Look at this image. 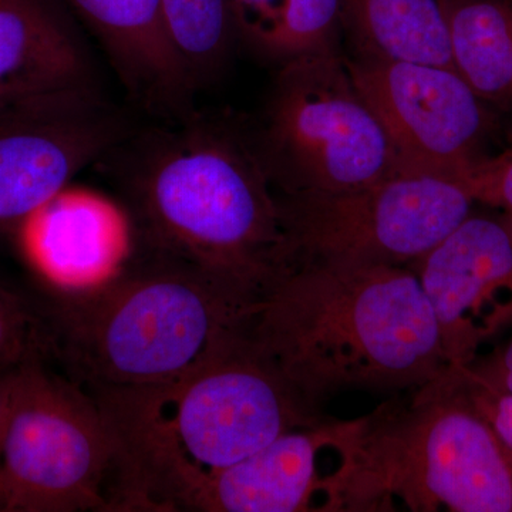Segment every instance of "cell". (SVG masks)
<instances>
[{
    "instance_id": "1",
    "label": "cell",
    "mask_w": 512,
    "mask_h": 512,
    "mask_svg": "<svg viewBox=\"0 0 512 512\" xmlns=\"http://www.w3.org/2000/svg\"><path fill=\"white\" fill-rule=\"evenodd\" d=\"M121 144L117 181L136 244L249 309L293 268L281 205L254 141L210 117Z\"/></svg>"
},
{
    "instance_id": "2",
    "label": "cell",
    "mask_w": 512,
    "mask_h": 512,
    "mask_svg": "<svg viewBox=\"0 0 512 512\" xmlns=\"http://www.w3.org/2000/svg\"><path fill=\"white\" fill-rule=\"evenodd\" d=\"M244 332L315 412L355 390L420 389L447 369L410 266L301 262L249 309Z\"/></svg>"
},
{
    "instance_id": "3",
    "label": "cell",
    "mask_w": 512,
    "mask_h": 512,
    "mask_svg": "<svg viewBox=\"0 0 512 512\" xmlns=\"http://www.w3.org/2000/svg\"><path fill=\"white\" fill-rule=\"evenodd\" d=\"M333 453L320 512H512L510 467L454 367L409 404L346 420Z\"/></svg>"
},
{
    "instance_id": "4",
    "label": "cell",
    "mask_w": 512,
    "mask_h": 512,
    "mask_svg": "<svg viewBox=\"0 0 512 512\" xmlns=\"http://www.w3.org/2000/svg\"><path fill=\"white\" fill-rule=\"evenodd\" d=\"M45 309L55 359L87 389L180 382L242 328L248 313L200 272L137 244L106 285L53 293Z\"/></svg>"
},
{
    "instance_id": "5",
    "label": "cell",
    "mask_w": 512,
    "mask_h": 512,
    "mask_svg": "<svg viewBox=\"0 0 512 512\" xmlns=\"http://www.w3.org/2000/svg\"><path fill=\"white\" fill-rule=\"evenodd\" d=\"M117 439V473L238 463L325 417L302 402L242 328L191 375L158 389H90Z\"/></svg>"
},
{
    "instance_id": "6",
    "label": "cell",
    "mask_w": 512,
    "mask_h": 512,
    "mask_svg": "<svg viewBox=\"0 0 512 512\" xmlns=\"http://www.w3.org/2000/svg\"><path fill=\"white\" fill-rule=\"evenodd\" d=\"M254 144L278 197L356 190L399 173L383 124L338 53L281 66Z\"/></svg>"
},
{
    "instance_id": "7",
    "label": "cell",
    "mask_w": 512,
    "mask_h": 512,
    "mask_svg": "<svg viewBox=\"0 0 512 512\" xmlns=\"http://www.w3.org/2000/svg\"><path fill=\"white\" fill-rule=\"evenodd\" d=\"M117 439L94 394L49 359L16 367L0 453V512H110Z\"/></svg>"
},
{
    "instance_id": "8",
    "label": "cell",
    "mask_w": 512,
    "mask_h": 512,
    "mask_svg": "<svg viewBox=\"0 0 512 512\" xmlns=\"http://www.w3.org/2000/svg\"><path fill=\"white\" fill-rule=\"evenodd\" d=\"M278 201L293 266H412L466 220L476 204L461 181L419 173H396L356 190Z\"/></svg>"
},
{
    "instance_id": "9",
    "label": "cell",
    "mask_w": 512,
    "mask_h": 512,
    "mask_svg": "<svg viewBox=\"0 0 512 512\" xmlns=\"http://www.w3.org/2000/svg\"><path fill=\"white\" fill-rule=\"evenodd\" d=\"M130 120L94 87L0 109V231L22 224L87 165L133 136Z\"/></svg>"
},
{
    "instance_id": "10",
    "label": "cell",
    "mask_w": 512,
    "mask_h": 512,
    "mask_svg": "<svg viewBox=\"0 0 512 512\" xmlns=\"http://www.w3.org/2000/svg\"><path fill=\"white\" fill-rule=\"evenodd\" d=\"M392 144L399 173L460 181L481 157L494 109L451 67L357 56L346 62Z\"/></svg>"
},
{
    "instance_id": "11",
    "label": "cell",
    "mask_w": 512,
    "mask_h": 512,
    "mask_svg": "<svg viewBox=\"0 0 512 512\" xmlns=\"http://www.w3.org/2000/svg\"><path fill=\"white\" fill-rule=\"evenodd\" d=\"M410 268L439 329L447 367H466L512 328V227L503 215H470Z\"/></svg>"
},
{
    "instance_id": "12",
    "label": "cell",
    "mask_w": 512,
    "mask_h": 512,
    "mask_svg": "<svg viewBox=\"0 0 512 512\" xmlns=\"http://www.w3.org/2000/svg\"><path fill=\"white\" fill-rule=\"evenodd\" d=\"M345 421L325 419L282 434L251 456L202 471L175 466L158 480L151 497L154 512L319 511L323 477L319 454L335 450Z\"/></svg>"
},
{
    "instance_id": "13",
    "label": "cell",
    "mask_w": 512,
    "mask_h": 512,
    "mask_svg": "<svg viewBox=\"0 0 512 512\" xmlns=\"http://www.w3.org/2000/svg\"><path fill=\"white\" fill-rule=\"evenodd\" d=\"M23 258L50 291H96L120 274L136 247L127 211L92 192H62L16 228Z\"/></svg>"
},
{
    "instance_id": "14",
    "label": "cell",
    "mask_w": 512,
    "mask_h": 512,
    "mask_svg": "<svg viewBox=\"0 0 512 512\" xmlns=\"http://www.w3.org/2000/svg\"><path fill=\"white\" fill-rule=\"evenodd\" d=\"M92 33L134 103L158 119L194 113V82L175 52L161 0H57Z\"/></svg>"
},
{
    "instance_id": "15",
    "label": "cell",
    "mask_w": 512,
    "mask_h": 512,
    "mask_svg": "<svg viewBox=\"0 0 512 512\" xmlns=\"http://www.w3.org/2000/svg\"><path fill=\"white\" fill-rule=\"evenodd\" d=\"M94 86L89 50L57 0H0V109Z\"/></svg>"
},
{
    "instance_id": "16",
    "label": "cell",
    "mask_w": 512,
    "mask_h": 512,
    "mask_svg": "<svg viewBox=\"0 0 512 512\" xmlns=\"http://www.w3.org/2000/svg\"><path fill=\"white\" fill-rule=\"evenodd\" d=\"M340 12L357 56L454 69L441 0H340Z\"/></svg>"
},
{
    "instance_id": "17",
    "label": "cell",
    "mask_w": 512,
    "mask_h": 512,
    "mask_svg": "<svg viewBox=\"0 0 512 512\" xmlns=\"http://www.w3.org/2000/svg\"><path fill=\"white\" fill-rule=\"evenodd\" d=\"M454 69L494 110L512 114V0H441Z\"/></svg>"
},
{
    "instance_id": "18",
    "label": "cell",
    "mask_w": 512,
    "mask_h": 512,
    "mask_svg": "<svg viewBox=\"0 0 512 512\" xmlns=\"http://www.w3.org/2000/svg\"><path fill=\"white\" fill-rule=\"evenodd\" d=\"M237 37L256 55L284 64L338 53L340 0H229Z\"/></svg>"
},
{
    "instance_id": "19",
    "label": "cell",
    "mask_w": 512,
    "mask_h": 512,
    "mask_svg": "<svg viewBox=\"0 0 512 512\" xmlns=\"http://www.w3.org/2000/svg\"><path fill=\"white\" fill-rule=\"evenodd\" d=\"M161 5L175 52L195 87L211 82L238 39L229 0H161Z\"/></svg>"
},
{
    "instance_id": "20",
    "label": "cell",
    "mask_w": 512,
    "mask_h": 512,
    "mask_svg": "<svg viewBox=\"0 0 512 512\" xmlns=\"http://www.w3.org/2000/svg\"><path fill=\"white\" fill-rule=\"evenodd\" d=\"M33 357L55 359L46 309L0 282V366L16 367Z\"/></svg>"
},
{
    "instance_id": "21",
    "label": "cell",
    "mask_w": 512,
    "mask_h": 512,
    "mask_svg": "<svg viewBox=\"0 0 512 512\" xmlns=\"http://www.w3.org/2000/svg\"><path fill=\"white\" fill-rule=\"evenodd\" d=\"M474 202L497 208L512 227V144L497 156H484L460 177Z\"/></svg>"
},
{
    "instance_id": "22",
    "label": "cell",
    "mask_w": 512,
    "mask_h": 512,
    "mask_svg": "<svg viewBox=\"0 0 512 512\" xmlns=\"http://www.w3.org/2000/svg\"><path fill=\"white\" fill-rule=\"evenodd\" d=\"M454 369H457L468 396L494 430L512 477V394L478 382L464 367Z\"/></svg>"
},
{
    "instance_id": "23",
    "label": "cell",
    "mask_w": 512,
    "mask_h": 512,
    "mask_svg": "<svg viewBox=\"0 0 512 512\" xmlns=\"http://www.w3.org/2000/svg\"><path fill=\"white\" fill-rule=\"evenodd\" d=\"M464 369L478 382L512 394V336L490 355L477 357Z\"/></svg>"
},
{
    "instance_id": "24",
    "label": "cell",
    "mask_w": 512,
    "mask_h": 512,
    "mask_svg": "<svg viewBox=\"0 0 512 512\" xmlns=\"http://www.w3.org/2000/svg\"><path fill=\"white\" fill-rule=\"evenodd\" d=\"M16 367L0 366V453H2L3 436H5L10 407H12Z\"/></svg>"
}]
</instances>
